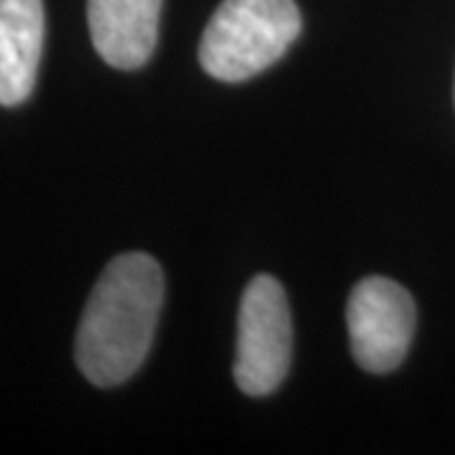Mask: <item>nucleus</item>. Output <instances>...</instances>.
I'll return each mask as SVG.
<instances>
[{"mask_svg":"<svg viewBox=\"0 0 455 455\" xmlns=\"http://www.w3.org/2000/svg\"><path fill=\"white\" fill-rule=\"evenodd\" d=\"M163 299V268L149 253L132 251L109 260L76 331V364L92 385H122L142 367Z\"/></svg>","mask_w":455,"mask_h":455,"instance_id":"obj_1","label":"nucleus"},{"mask_svg":"<svg viewBox=\"0 0 455 455\" xmlns=\"http://www.w3.org/2000/svg\"><path fill=\"white\" fill-rule=\"evenodd\" d=\"M301 33L293 0H223L200 41V66L218 82H245L274 66Z\"/></svg>","mask_w":455,"mask_h":455,"instance_id":"obj_2","label":"nucleus"},{"mask_svg":"<svg viewBox=\"0 0 455 455\" xmlns=\"http://www.w3.org/2000/svg\"><path fill=\"white\" fill-rule=\"evenodd\" d=\"M291 364V311L278 278H251L238 311V344L233 377L251 397L271 395Z\"/></svg>","mask_w":455,"mask_h":455,"instance_id":"obj_3","label":"nucleus"},{"mask_svg":"<svg viewBox=\"0 0 455 455\" xmlns=\"http://www.w3.org/2000/svg\"><path fill=\"white\" fill-rule=\"evenodd\" d=\"M347 329L352 357L364 372H392L407 357L415 334V301L392 278H362L349 293Z\"/></svg>","mask_w":455,"mask_h":455,"instance_id":"obj_4","label":"nucleus"},{"mask_svg":"<svg viewBox=\"0 0 455 455\" xmlns=\"http://www.w3.org/2000/svg\"><path fill=\"white\" fill-rule=\"evenodd\" d=\"M163 0H86L89 33L97 53L114 68L145 66L160 36Z\"/></svg>","mask_w":455,"mask_h":455,"instance_id":"obj_5","label":"nucleus"},{"mask_svg":"<svg viewBox=\"0 0 455 455\" xmlns=\"http://www.w3.org/2000/svg\"><path fill=\"white\" fill-rule=\"evenodd\" d=\"M44 36V0H0V107H18L33 94Z\"/></svg>","mask_w":455,"mask_h":455,"instance_id":"obj_6","label":"nucleus"}]
</instances>
